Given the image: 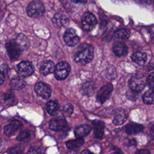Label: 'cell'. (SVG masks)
I'll list each match as a JSON object with an SVG mask.
<instances>
[{
	"instance_id": "4dcf8cb0",
	"label": "cell",
	"mask_w": 154,
	"mask_h": 154,
	"mask_svg": "<svg viewBox=\"0 0 154 154\" xmlns=\"http://www.w3.org/2000/svg\"><path fill=\"white\" fill-rule=\"evenodd\" d=\"M4 100L6 103H8L10 104L14 100V95L13 93L10 90V91H8L4 94Z\"/></svg>"
},
{
	"instance_id": "8fae6325",
	"label": "cell",
	"mask_w": 154,
	"mask_h": 154,
	"mask_svg": "<svg viewBox=\"0 0 154 154\" xmlns=\"http://www.w3.org/2000/svg\"><path fill=\"white\" fill-rule=\"evenodd\" d=\"M5 48L8 56L11 60L16 59L22 52V50L14 40L7 43L5 45Z\"/></svg>"
},
{
	"instance_id": "d6986e66",
	"label": "cell",
	"mask_w": 154,
	"mask_h": 154,
	"mask_svg": "<svg viewBox=\"0 0 154 154\" xmlns=\"http://www.w3.org/2000/svg\"><path fill=\"white\" fill-rule=\"evenodd\" d=\"M113 51L116 56L122 57L127 54L128 48L126 45L122 42H116L113 46Z\"/></svg>"
},
{
	"instance_id": "74e56055",
	"label": "cell",
	"mask_w": 154,
	"mask_h": 154,
	"mask_svg": "<svg viewBox=\"0 0 154 154\" xmlns=\"http://www.w3.org/2000/svg\"><path fill=\"white\" fill-rule=\"evenodd\" d=\"M111 154H123V153L122 152H113Z\"/></svg>"
},
{
	"instance_id": "9a60e30c",
	"label": "cell",
	"mask_w": 154,
	"mask_h": 154,
	"mask_svg": "<svg viewBox=\"0 0 154 154\" xmlns=\"http://www.w3.org/2000/svg\"><path fill=\"white\" fill-rule=\"evenodd\" d=\"M94 129V134L96 138H102L104 134L105 123L99 120H94L92 122Z\"/></svg>"
},
{
	"instance_id": "5b68a950",
	"label": "cell",
	"mask_w": 154,
	"mask_h": 154,
	"mask_svg": "<svg viewBox=\"0 0 154 154\" xmlns=\"http://www.w3.org/2000/svg\"><path fill=\"white\" fill-rule=\"evenodd\" d=\"M17 73L19 76L26 78L31 75L34 71L32 64L27 61H23L19 63L17 66Z\"/></svg>"
},
{
	"instance_id": "ac0fdd59",
	"label": "cell",
	"mask_w": 154,
	"mask_h": 154,
	"mask_svg": "<svg viewBox=\"0 0 154 154\" xmlns=\"http://www.w3.org/2000/svg\"><path fill=\"white\" fill-rule=\"evenodd\" d=\"M126 132L129 135L137 134L141 132L144 130V126L142 125L131 123L126 125L125 127Z\"/></svg>"
},
{
	"instance_id": "836d02e7",
	"label": "cell",
	"mask_w": 154,
	"mask_h": 154,
	"mask_svg": "<svg viewBox=\"0 0 154 154\" xmlns=\"http://www.w3.org/2000/svg\"><path fill=\"white\" fill-rule=\"evenodd\" d=\"M0 81H1V84H3L4 80H5V73L4 72L1 70V75H0Z\"/></svg>"
},
{
	"instance_id": "6da1fadb",
	"label": "cell",
	"mask_w": 154,
	"mask_h": 154,
	"mask_svg": "<svg viewBox=\"0 0 154 154\" xmlns=\"http://www.w3.org/2000/svg\"><path fill=\"white\" fill-rule=\"evenodd\" d=\"M93 47L87 43L79 45L73 52V59L76 63L85 65L90 63L93 57Z\"/></svg>"
},
{
	"instance_id": "f546056e",
	"label": "cell",
	"mask_w": 154,
	"mask_h": 154,
	"mask_svg": "<svg viewBox=\"0 0 154 154\" xmlns=\"http://www.w3.org/2000/svg\"><path fill=\"white\" fill-rule=\"evenodd\" d=\"M45 150L42 147H31L26 154H44Z\"/></svg>"
},
{
	"instance_id": "8992f818",
	"label": "cell",
	"mask_w": 154,
	"mask_h": 154,
	"mask_svg": "<svg viewBox=\"0 0 154 154\" xmlns=\"http://www.w3.org/2000/svg\"><path fill=\"white\" fill-rule=\"evenodd\" d=\"M128 84L132 91L140 92L145 87L146 81L142 76H134L129 79Z\"/></svg>"
},
{
	"instance_id": "603a6c76",
	"label": "cell",
	"mask_w": 154,
	"mask_h": 154,
	"mask_svg": "<svg viewBox=\"0 0 154 154\" xmlns=\"http://www.w3.org/2000/svg\"><path fill=\"white\" fill-rule=\"evenodd\" d=\"M47 111L52 116L56 115L60 109L59 103L56 100H50L48 102L46 106Z\"/></svg>"
},
{
	"instance_id": "d590c367",
	"label": "cell",
	"mask_w": 154,
	"mask_h": 154,
	"mask_svg": "<svg viewBox=\"0 0 154 154\" xmlns=\"http://www.w3.org/2000/svg\"><path fill=\"white\" fill-rule=\"evenodd\" d=\"M66 154H77V152L75 150H71L67 152Z\"/></svg>"
},
{
	"instance_id": "44dd1931",
	"label": "cell",
	"mask_w": 154,
	"mask_h": 154,
	"mask_svg": "<svg viewBox=\"0 0 154 154\" xmlns=\"http://www.w3.org/2000/svg\"><path fill=\"white\" fill-rule=\"evenodd\" d=\"M131 59L139 66H143L147 61V57L146 54L144 52H137L132 55Z\"/></svg>"
},
{
	"instance_id": "2e32d148",
	"label": "cell",
	"mask_w": 154,
	"mask_h": 154,
	"mask_svg": "<svg viewBox=\"0 0 154 154\" xmlns=\"http://www.w3.org/2000/svg\"><path fill=\"white\" fill-rule=\"evenodd\" d=\"M55 69L54 63L51 60H45L42 62L40 67V72L43 76H46L52 73Z\"/></svg>"
},
{
	"instance_id": "d4e9b609",
	"label": "cell",
	"mask_w": 154,
	"mask_h": 154,
	"mask_svg": "<svg viewBox=\"0 0 154 154\" xmlns=\"http://www.w3.org/2000/svg\"><path fill=\"white\" fill-rule=\"evenodd\" d=\"M84 140L82 138H77L73 140H70L66 143V145L69 149L73 150L75 148L79 147L84 144Z\"/></svg>"
},
{
	"instance_id": "f1b7e54d",
	"label": "cell",
	"mask_w": 154,
	"mask_h": 154,
	"mask_svg": "<svg viewBox=\"0 0 154 154\" xmlns=\"http://www.w3.org/2000/svg\"><path fill=\"white\" fill-rule=\"evenodd\" d=\"M23 149L20 146H16L9 148L7 150V153L9 154H22Z\"/></svg>"
},
{
	"instance_id": "e575fe53",
	"label": "cell",
	"mask_w": 154,
	"mask_h": 154,
	"mask_svg": "<svg viewBox=\"0 0 154 154\" xmlns=\"http://www.w3.org/2000/svg\"><path fill=\"white\" fill-rule=\"evenodd\" d=\"M81 154H94L93 153H92L91 152H90V150H83L82 152H81Z\"/></svg>"
},
{
	"instance_id": "d6a6232c",
	"label": "cell",
	"mask_w": 154,
	"mask_h": 154,
	"mask_svg": "<svg viewBox=\"0 0 154 154\" xmlns=\"http://www.w3.org/2000/svg\"><path fill=\"white\" fill-rule=\"evenodd\" d=\"M135 154H150V152L147 149H139L137 150Z\"/></svg>"
},
{
	"instance_id": "7c38bea8",
	"label": "cell",
	"mask_w": 154,
	"mask_h": 154,
	"mask_svg": "<svg viewBox=\"0 0 154 154\" xmlns=\"http://www.w3.org/2000/svg\"><path fill=\"white\" fill-rule=\"evenodd\" d=\"M67 126V122L64 117H57L49 122V128L54 131L63 129Z\"/></svg>"
},
{
	"instance_id": "4316f807",
	"label": "cell",
	"mask_w": 154,
	"mask_h": 154,
	"mask_svg": "<svg viewBox=\"0 0 154 154\" xmlns=\"http://www.w3.org/2000/svg\"><path fill=\"white\" fill-rule=\"evenodd\" d=\"M31 138V133L28 130L21 131L17 135L16 139L19 141H27Z\"/></svg>"
},
{
	"instance_id": "ffe728a7",
	"label": "cell",
	"mask_w": 154,
	"mask_h": 154,
	"mask_svg": "<svg viewBox=\"0 0 154 154\" xmlns=\"http://www.w3.org/2000/svg\"><path fill=\"white\" fill-rule=\"evenodd\" d=\"M14 40L19 46L22 51L27 49L29 46V42L28 38L23 34H19Z\"/></svg>"
},
{
	"instance_id": "8d00e7d4",
	"label": "cell",
	"mask_w": 154,
	"mask_h": 154,
	"mask_svg": "<svg viewBox=\"0 0 154 154\" xmlns=\"http://www.w3.org/2000/svg\"><path fill=\"white\" fill-rule=\"evenodd\" d=\"M129 143L131 144V145H136V144H137L135 140H130V141H129Z\"/></svg>"
},
{
	"instance_id": "83f0119b",
	"label": "cell",
	"mask_w": 154,
	"mask_h": 154,
	"mask_svg": "<svg viewBox=\"0 0 154 154\" xmlns=\"http://www.w3.org/2000/svg\"><path fill=\"white\" fill-rule=\"evenodd\" d=\"M73 111V106L72 104L67 103L63 105L61 109V112L64 115L66 116H70L72 114Z\"/></svg>"
},
{
	"instance_id": "277c9868",
	"label": "cell",
	"mask_w": 154,
	"mask_h": 154,
	"mask_svg": "<svg viewBox=\"0 0 154 154\" xmlns=\"http://www.w3.org/2000/svg\"><path fill=\"white\" fill-rule=\"evenodd\" d=\"M113 90L112 85L111 84H107L103 85L97 91L96 95V100L100 103H104L106 100H108Z\"/></svg>"
},
{
	"instance_id": "7402d4cb",
	"label": "cell",
	"mask_w": 154,
	"mask_h": 154,
	"mask_svg": "<svg viewBox=\"0 0 154 154\" xmlns=\"http://www.w3.org/2000/svg\"><path fill=\"white\" fill-rule=\"evenodd\" d=\"M25 81L23 80V78L20 76H16L13 78L10 82V87L14 90H21L25 86Z\"/></svg>"
},
{
	"instance_id": "30bf717a",
	"label": "cell",
	"mask_w": 154,
	"mask_h": 154,
	"mask_svg": "<svg viewBox=\"0 0 154 154\" xmlns=\"http://www.w3.org/2000/svg\"><path fill=\"white\" fill-rule=\"evenodd\" d=\"M34 90L38 96L44 99H48L51 95V89L50 87L43 82H38L34 87Z\"/></svg>"
},
{
	"instance_id": "484cf974",
	"label": "cell",
	"mask_w": 154,
	"mask_h": 154,
	"mask_svg": "<svg viewBox=\"0 0 154 154\" xmlns=\"http://www.w3.org/2000/svg\"><path fill=\"white\" fill-rule=\"evenodd\" d=\"M143 102L146 104H154V89H149L143 96Z\"/></svg>"
},
{
	"instance_id": "5bb4252c",
	"label": "cell",
	"mask_w": 154,
	"mask_h": 154,
	"mask_svg": "<svg viewBox=\"0 0 154 154\" xmlns=\"http://www.w3.org/2000/svg\"><path fill=\"white\" fill-rule=\"evenodd\" d=\"M53 25L57 28H60L61 26H65L69 25V18L62 14H55L52 19Z\"/></svg>"
},
{
	"instance_id": "52a82bcc",
	"label": "cell",
	"mask_w": 154,
	"mask_h": 154,
	"mask_svg": "<svg viewBox=\"0 0 154 154\" xmlns=\"http://www.w3.org/2000/svg\"><path fill=\"white\" fill-rule=\"evenodd\" d=\"M63 38L66 45L69 46H74L79 42V37L76 34L75 29L72 28H68L66 31Z\"/></svg>"
},
{
	"instance_id": "e0dca14e",
	"label": "cell",
	"mask_w": 154,
	"mask_h": 154,
	"mask_svg": "<svg viewBox=\"0 0 154 154\" xmlns=\"http://www.w3.org/2000/svg\"><path fill=\"white\" fill-rule=\"evenodd\" d=\"M91 131V127L87 124L81 125L77 126L74 131L75 135L78 138H82V137L88 135Z\"/></svg>"
},
{
	"instance_id": "4fadbf2b",
	"label": "cell",
	"mask_w": 154,
	"mask_h": 154,
	"mask_svg": "<svg viewBox=\"0 0 154 154\" xmlns=\"http://www.w3.org/2000/svg\"><path fill=\"white\" fill-rule=\"evenodd\" d=\"M128 117V113L127 111L123 108H118L116 111V114L113 119V123L114 125L119 126L123 124Z\"/></svg>"
},
{
	"instance_id": "ba28073f",
	"label": "cell",
	"mask_w": 154,
	"mask_h": 154,
	"mask_svg": "<svg viewBox=\"0 0 154 154\" xmlns=\"http://www.w3.org/2000/svg\"><path fill=\"white\" fill-rule=\"evenodd\" d=\"M97 24L96 17L90 12H86L82 18V25L83 28L87 31L91 30Z\"/></svg>"
},
{
	"instance_id": "9c48e42d",
	"label": "cell",
	"mask_w": 154,
	"mask_h": 154,
	"mask_svg": "<svg viewBox=\"0 0 154 154\" xmlns=\"http://www.w3.org/2000/svg\"><path fill=\"white\" fill-rule=\"evenodd\" d=\"M22 126V123L18 120H14L5 125L4 128V133L8 137L14 135L17 131H19Z\"/></svg>"
},
{
	"instance_id": "3957f363",
	"label": "cell",
	"mask_w": 154,
	"mask_h": 154,
	"mask_svg": "<svg viewBox=\"0 0 154 154\" xmlns=\"http://www.w3.org/2000/svg\"><path fill=\"white\" fill-rule=\"evenodd\" d=\"M70 72V65L66 61H62L58 63L55 66L54 75L57 79L63 80L69 76Z\"/></svg>"
},
{
	"instance_id": "cb8c5ba5",
	"label": "cell",
	"mask_w": 154,
	"mask_h": 154,
	"mask_svg": "<svg viewBox=\"0 0 154 154\" xmlns=\"http://www.w3.org/2000/svg\"><path fill=\"white\" fill-rule=\"evenodd\" d=\"M130 35H131L130 31L128 29H124V28L117 30L114 34V37L118 39L123 40H127L130 37Z\"/></svg>"
},
{
	"instance_id": "1f68e13d",
	"label": "cell",
	"mask_w": 154,
	"mask_h": 154,
	"mask_svg": "<svg viewBox=\"0 0 154 154\" xmlns=\"http://www.w3.org/2000/svg\"><path fill=\"white\" fill-rule=\"evenodd\" d=\"M146 82L150 89H154V72H152L149 74Z\"/></svg>"
},
{
	"instance_id": "7a4b0ae2",
	"label": "cell",
	"mask_w": 154,
	"mask_h": 154,
	"mask_svg": "<svg viewBox=\"0 0 154 154\" xmlns=\"http://www.w3.org/2000/svg\"><path fill=\"white\" fill-rule=\"evenodd\" d=\"M45 8L43 4L39 1L31 2L26 7V13L31 17H38L43 14Z\"/></svg>"
}]
</instances>
